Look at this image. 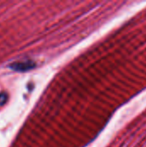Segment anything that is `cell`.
<instances>
[{"label": "cell", "mask_w": 146, "mask_h": 147, "mask_svg": "<svg viewBox=\"0 0 146 147\" xmlns=\"http://www.w3.org/2000/svg\"><path fill=\"white\" fill-rule=\"evenodd\" d=\"M36 66L34 61H22V62H14L9 65V67L15 71H27Z\"/></svg>", "instance_id": "1"}, {"label": "cell", "mask_w": 146, "mask_h": 147, "mask_svg": "<svg viewBox=\"0 0 146 147\" xmlns=\"http://www.w3.org/2000/svg\"><path fill=\"white\" fill-rule=\"evenodd\" d=\"M8 100V94L6 92L0 93V105H3Z\"/></svg>", "instance_id": "2"}]
</instances>
